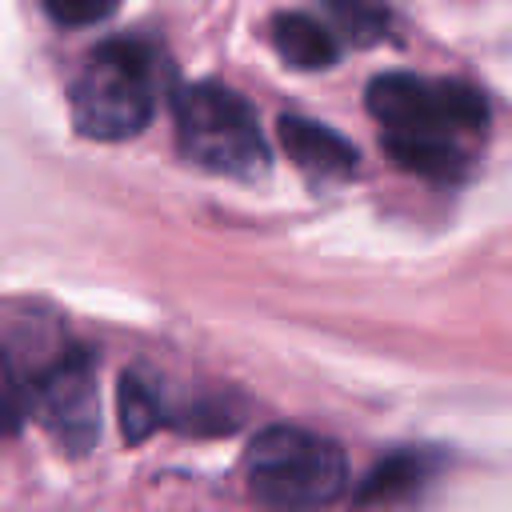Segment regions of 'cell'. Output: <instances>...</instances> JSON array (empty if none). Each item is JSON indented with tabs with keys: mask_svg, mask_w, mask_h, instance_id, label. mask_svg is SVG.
<instances>
[{
	"mask_svg": "<svg viewBox=\"0 0 512 512\" xmlns=\"http://www.w3.org/2000/svg\"><path fill=\"white\" fill-rule=\"evenodd\" d=\"M368 112L388 156L420 176H456L488 124V104L472 84L384 72L368 84Z\"/></svg>",
	"mask_w": 512,
	"mask_h": 512,
	"instance_id": "obj_1",
	"label": "cell"
},
{
	"mask_svg": "<svg viewBox=\"0 0 512 512\" xmlns=\"http://www.w3.org/2000/svg\"><path fill=\"white\" fill-rule=\"evenodd\" d=\"M160 92V64L144 40H104L88 52L72 80V124L88 140H128L152 112Z\"/></svg>",
	"mask_w": 512,
	"mask_h": 512,
	"instance_id": "obj_2",
	"label": "cell"
},
{
	"mask_svg": "<svg viewBox=\"0 0 512 512\" xmlns=\"http://www.w3.org/2000/svg\"><path fill=\"white\" fill-rule=\"evenodd\" d=\"M244 480L252 496L276 512H316L348 488V456L320 432L272 424L248 444Z\"/></svg>",
	"mask_w": 512,
	"mask_h": 512,
	"instance_id": "obj_3",
	"label": "cell"
},
{
	"mask_svg": "<svg viewBox=\"0 0 512 512\" xmlns=\"http://www.w3.org/2000/svg\"><path fill=\"white\" fill-rule=\"evenodd\" d=\"M180 152L220 176H256L268 168V148L248 100L224 84H188L172 100Z\"/></svg>",
	"mask_w": 512,
	"mask_h": 512,
	"instance_id": "obj_4",
	"label": "cell"
},
{
	"mask_svg": "<svg viewBox=\"0 0 512 512\" xmlns=\"http://www.w3.org/2000/svg\"><path fill=\"white\" fill-rule=\"evenodd\" d=\"M20 404H28L68 452H88L100 436V396L96 372L84 352H60L32 364L8 368Z\"/></svg>",
	"mask_w": 512,
	"mask_h": 512,
	"instance_id": "obj_5",
	"label": "cell"
},
{
	"mask_svg": "<svg viewBox=\"0 0 512 512\" xmlns=\"http://www.w3.org/2000/svg\"><path fill=\"white\" fill-rule=\"evenodd\" d=\"M280 144L288 148L296 168H304L308 176H320V180H336L356 168V148L336 128L304 120V116L280 120Z\"/></svg>",
	"mask_w": 512,
	"mask_h": 512,
	"instance_id": "obj_6",
	"label": "cell"
},
{
	"mask_svg": "<svg viewBox=\"0 0 512 512\" xmlns=\"http://www.w3.org/2000/svg\"><path fill=\"white\" fill-rule=\"evenodd\" d=\"M272 44L292 68H328L340 52L336 36L308 12H280L272 20Z\"/></svg>",
	"mask_w": 512,
	"mask_h": 512,
	"instance_id": "obj_7",
	"label": "cell"
},
{
	"mask_svg": "<svg viewBox=\"0 0 512 512\" xmlns=\"http://www.w3.org/2000/svg\"><path fill=\"white\" fill-rule=\"evenodd\" d=\"M116 416H120V432H124L128 444L148 440L164 424L160 388L148 376H140V372H124L120 388H116Z\"/></svg>",
	"mask_w": 512,
	"mask_h": 512,
	"instance_id": "obj_8",
	"label": "cell"
},
{
	"mask_svg": "<svg viewBox=\"0 0 512 512\" xmlns=\"http://www.w3.org/2000/svg\"><path fill=\"white\" fill-rule=\"evenodd\" d=\"M324 8L352 44H372L388 32L384 0H324Z\"/></svg>",
	"mask_w": 512,
	"mask_h": 512,
	"instance_id": "obj_9",
	"label": "cell"
},
{
	"mask_svg": "<svg viewBox=\"0 0 512 512\" xmlns=\"http://www.w3.org/2000/svg\"><path fill=\"white\" fill-rule=\"evenodd\" d=\"M44 8H48V16H52L56 24L84 28V24L104 20V16L116 8V0H44Z\"/></svg>",
	"mask_w": 512,
	"mask_h": 512,
	"instance_id": "obj_10",
	"label": "cell"
},
{
	"mask_svg": "<svg viewBox=\"0 0 512 512\" xmlns=\"http://www.w3.org/2000/svg\"><path fill=\"white\" fill-rule=\"evenodd\" d=\"M16 424H20V400L0 392V432H12Z\"/></svg>",
	"mask_w": 512,
	"mask_h": 512,
	"instance_id": "obj_11",
	"label": "cell"
}]
</instances>
